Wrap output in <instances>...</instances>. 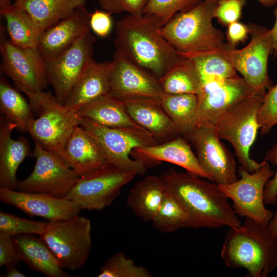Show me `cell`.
I'll return each mask as SVG.
<instances>
[{
	"mask_svg": "<svg viewBox=\"0 0 277 277\" xmlns=\"http://www.w3.org/2000/svg\"><path fill=\"white\" fill-rule=\"evenodd\" d=\"M156 17L127 14L115 23V51L159 80L186 58L160 32Z\"/></svg>",
	"mask_w": 277,
	"mask_h": 277,
	"instance_id": "6da1fadb",
	"label": "cell"
},
{
	"mask_svg": "<svg viewBox=\"0 0 277 277\" xmlns=\"http://www.w3.org/2000/svg\"><path fill=\"white\" fill-rule=\"evenodd\" d=\"M165 191L172 195L188 215L184 228H229L241 225L228 198L219 185L186 171L170 169L161 175Z\"/></svg>",
	"mask_w": 277,
	"mask_h": 277,
	"instance_id": "7a4b0ae2",
	"label": "cell"
},
{
	"mask_svg": "<svg viewBox=\"0 0 277 277\" xmlns=\"http://www.w3.org/2000/svg\"><path fill=\"white\" fill-rule=\"evenodd\" d=\"M221 255L227 267L267 277L277 267V210L267 225L246 218L242 225L229 228Z\"/></svg>",
	"mask_w": 277,
	"mask_h": 277,
	"instance_id": "3957f363",
	"label": "cell"
},
{
	"mask_svg": "<svg viewBox=\"0 0 277 277\" xmlns=\"http://www.w3.org/2000/svg\"><path fill=\"white\" fill-rule=\"evenodd\" d=\"M217 2L201 1L192 8L176 13L160 32L186 58L217 51L225 44L222 31L212 24Z\"/></svg>",
	"mask_w": 277,
	"mask_h": 277,
	"instance_id": "277c9868",
	"label": "cell"
},
{
	"mask_svg": "<svg viewBox=\"0 0 277 277\" xmlns=\"http://www.w3.org/2000/svg\"><path fill=\"white\" fill-rule=\"evenodd\" d=\"M80 118V125L96 141L110 165L137 175L144 174L151 166L145 161L130 157L136 148L159 144L150 133L141 127H107Z\"/></svg>",
	"mask_w": 277,
	"mask_h": 277,
	"instance_id": "5b68a950",
	"label": "cell"
},
{
	"mask_svg": "<svg viewBox=\"0 0 277 277\" xmlns=\"http://www.w3.org/2000/svg\"><path fill=\"white\" fill-rule=\"evenodd\" d=\"M24 93L38 113L28 132L35 142L61 156L74 129L80 125L81 118L49 92Z\"/></svg>",
	"mask_w": 277,
	"mask_h": 277,
	"instance_id": "8992f818",
	"label": "cell"
},
{
	"mask_svg": "<svg viewBox=\"0 0 277 277\" xmlns=\"http://www.w3.org/2000/svg\"><path fill=\"white\" fill-rule=\"evenodd\" d=\"M263 96L255 94L238 103L220 115L210 125L218 137L229 142L234 148L240 166L250 173L263 165L250 157V150L260 126L257 112Z\"/></svg>",
	"mask_w": 277,
	"mask_h": 277,
	"instance_id": "52a82bcc",
	"label": "cell"
},
{
	"mask_svg": "<svg viewBox=\"0 0 277 277\" xmlns=\"http://www.w3.org/2000/svg\"><path fill=\"white\" fill-rule=\"evenodd\" d=\"M247 27L251 39L247 46L238 49L225 43L219 51L246 83L264 96L273 86L267 70L268 58L273 52L272 34L271 29L263 26L249 23Z\"/></svg>",
	"mask_w": 277,
	"mask_h": 277,
	"instance_id": "ba28073f",
	"label": "cell"
},
{
	"mask_svg": "<svg viewBox=\"0 0 277 277\" xmlns=\"http://www.w3.org/2000/svg\"><path fill=\"white\" fill-rule=\"evenodd\" d=\"M91 224L79 214L49 221L42 236L63 269H80L87 262L92 247Z\"/></svg>",
	"mask_w": 277,
	"mask_h": 277,
	"instance_id": "9c48e42d",
	"label": "cell"
},
{
	"mask_svg": "<svg viewBox=\"0 0 277 277\" xmlns=\"http://www.w3.org/2000/svg\"><path fill=\"white\" fill-rule=\"evenodd\" d=\"M238 172L240 179L230 184L218 185L220 189L232 201V208L238 215L268 224L274 213L266 208L264 193L267 182L275 172L270 163L264 161L261 167L252 173L241 166Z\"/></svg>",
	"mask_w": 277,
	"mask_h": 277,
	"instance_id": "30bf717a",
	"label": "cell"
},
{
	"mask_svg": "<svg viewBox=\"0 0 277 277\" xmlns=\"http://www.w3.org/2000/svg\"><path fill=\"white\" fill-rule=\"evenodd\" d=\"M136 175L109 165L80 176L66 199L74 202L81 210L100 211L109 206L123 187Z\"/></svg>",
	"mask_w": 277,
	"mask_h": 277,
	"instance_id": "8fae6325",
	"label": "cell"
},
{
	"mask_svg": "<svg viewBox=\"0 0 277 277\" xmlns=\"http://www.w3.org/2000/svg\"><path fill=\"white\" fill-rule=\"evenodd\" d=\"M32 155L36 159L34 168L27 177L17 182L16 189L66 198L80 176L59 155L36 142Z\"/></svg>",
	"mask_w": 277,
	"mask_h": 277,
	"instance_id": "7c38bea8",
	"label": "cell"
},
{
	"mask_svg": "<svg viewBox=\"0 0 277 277\" xmlns=\"http://www.w3.org/2000/svg\"><path fill=\"white\" fill-rule=\"evenodd\" d=\"M1 27V69L23 93L43 91L48 83L45 60L37 48H24L7 39Z\"/></svg>",
	"mask_w": 277,
	"mask_h": 277,
	"instance_id": "4fadbf2b",
	"label": "cell"
},
{
	"mask_svg": "<svg viewBox=\"0 0 277 277\" xmlns=\"http://www.w3.org/2000/svg\"><path fill=\"white\" fill-rule=\"evenodd\" d=\"M95 42L90 30L60 54L45 60L48 83L62 104L64 105L76 82L93 60Z\"/></svg>",
	"mask_w": 277,
	"mask_h": 277,
	"instance_id": "5bb4252c",
	"label": "cell"
},
{
	"mask_svg": "<svg viewBox=\"0 0 277 277\" xmlns=\"http://www.w3.org/2000/svg\"><path fill=\"white\" fill-rule=\"evenodd\" d=\"M213 127H196L188 138L202 168L217 185H228L238 180V170L232 153L220 141Z\"/></svg>",
	"mask_w": 277,
	"mask_h": 277,
	"instance_id": "9a60e30c",
	"label": "cell"
},
{
	"mask_svg": "<svg viewBox=\"0 0 277 277\" xmlns=\"http://www.w3.org/2000/svg\"><path fill=\"white\" fill-rule=\"evenodd\" d=\"M111 62L109 94L122 101L136 98L161 100L164 92L157 77L116 51Z\"/></svg>",
	"mask_w": 277,
	"mask_h": 277,
	"instance_id": "2e32d148",
	"label": "cell"
},
{
	"mask_svg": "<svg viewBox=\"0 0 277 277\" xmlns=\"http://www.w3.org/2000/svg\"><path fill=\"white\" fill-rule=\"evenodd\" d=\"M255 94L257 93L239 76L203 87L197 95V127L211 125L228 109Z\"/></svg>",
	"mask_w": 277,
	"mask_h": 277,
	"instance_id": "e0dca14e",
	"label": "cell"
},
{
	"mask_svg": "<svg viewBox=\"0 0 277 277\" xmlns=\"http://www.w3.org/2000/svg\"><path fill=\"white\" fill-rule=\"evenodd\" d=\"M1 201L30 216L54 221L79 214L81 209L72 201L49 194L26 192L0 188Z\"/></svg>",
	"mask_w": 277,
	"mask_h": 277,
	"instance_id": "ac0fdd59",
	"label": "cell"
},
{
	"mask_svg": "<svg viewBox=\"0 0 277 277\" xmlns=\"http://www.w3.org/2000/svg\"><path fill=\"white\" fill-rule=\"evenodd\" d=\"M90 16L85 7H81L43 31L37 48L45 60L56 56L90 30Z\"/></svg>",
	"mask_w": 277,
	"mask_h": 277,
	"instance_id": "d6986e66",
	"label": "cell"
},
{
	"mask_svg": "<svg viewBox=\"0 0 277 277\" xmlns=\"http://www.w3.org/2000/svg\"><path fill=\"white\" fill-rule=\"evenodd\" d=\"M131 155L151 166L161 162L170 163L202 178L213 181L212 176L201 166L187 140L180 135L156 145L136 148Z\"/></svg>",
	"mask_w": 277,
	"mask_h": 277,
	"instance_id": "ffe728a7",
	"label": "cell"
},
{
	"mask_svg": "<svg viewBox=\"0 0 277 277\" xmlns=\"http://www.w3.org/2000/svg\"><path fill=\"white\" fill-rule=\"evenodd\" d=\"M61 157L80 176L110 165L96 141L80 125L74 129Z\"/></svg>",
	"mask_w": 277,
	"mask_h": 277,
	"instance_id": "44dd1931",
	"label": "cell"
},
{
	"mask_svg": "<svg viewBox=\"0 0 277 277\" xmlns=\"http://www.w3.org/2000/svg\"><path fill=\"white\" fill-rule=\"evenodd\" d=\"M131 118L140 127L152 134L160 143L180 136L160 100L136 98L123 101Z\"/></svg>",
	"mask_w": 277,
	"mask_h": 277,
	"instance_id": "7402d4cb",
	"label": "cell"
},
{
	"mask_svg": "<svg viewBox=\"0 0 277 277\" xmlns=\"http://www.w3.org/2000/svg\"><path fill=\"white\" fill-rule=\"evenodd\" d=\"M111 61L93 59L86 68L68 96L64 106L76 112L93 100L109 93Z\"/></svg>",
	"mask_w": 277,
	"mask_h": 277,
	"instance_id": "603a6c76",
	"label": "cell"
},
{
	"mask_svg": "<svg viewBox=\"0 0 277 277\" xmlns=\"http://www.w3.org/2000/svg\"><path fill=\"white\" fill-rule=\"evenodd\" d=\"M14 126L4 116L0 122V188L15 190L18 181L16 174L21 164L30 154L27 139L21 136L11 137Z\"/></svg>",
	"mask_w": 277,
	"mask_h": 277,
	"instance_id": "cb8c5ba5",
	"label": "cell"
},
{
	"mask_svg": "<svg viewBox=\"0 0 277 277\" xmlns=\"http://www.w3.org/2000/svg\"><path fill=\"white\" fill-rule=\"evenodd\" d=\"M12 236L21 260L31 269L48 277L69 276L42 236L32 234Z\"/></svg>",
	"mask_w": 277,
	"mask_h": 277,
	"instance_id": "d4e9b609",
	"label": "cell"
},
{
	"mask_svg": "<svg viewBox=\"0 0 277 277\" xmlns=\"http://www.w3.org/2000/svg\"><path fill=\"white\" fill-rule=\"evenodd\" d=\"M165 193L161 176L149 175L137 182L130 190L127 204L141 220L151 222L160 208Z\"/></svg>",
	"mask_w": 277,
	"mask_h": 277,
	"instance_id": "484cf974",
	"label": "cell"
},
{
	"mask_svg": "<svg viewBox=\"0 0 277 277\" xmlns=\"http://www.w3.org/2000/svg\"><path fill=\"white\" fill-rule=\"evenodd\" d=\"M86 0H15L13 5L26 11L41 33L59 21L68 17Z\"/></svg>",
	"mask_w": 277,
	"mask_h": 277,
	"instance_id": "4316f807",
	"label": "cell"
},
{
	"mask_svg": "<svg viewBox=\"0 0 277 277\" xmlns=\"http://www.w3.org/2000/svg\"><path fill=\"white\" fill-rule=\"evenodd\" d=\"M76 113L80 117L107 127H140L129 115L124 101L109 94L85 105Z\"/></svg>",
	"mask_w": 277,
	"mask_h": 277,
	"instance_id": "83f0119b",
	"label": "cell"
},
{
	"mask_svg": "<svg viewBox=\"0 0 277 277\" xmlns=\"http://www.w3.org/2000/svg\"><path fill=\"white\" fill-rule=\"evenodd\" d=\"M160 102L179 135L187 140L197 127V95L164 93Z\"/></svg>",
	"mask_w": 277,
	"mask_h": 277,
	"instance_id": "f1b7e54d",
	"label": "cell"
},
{
	"mask_svg": "<svg viewBox=\"0 0 277 277\" xmlns=\"http://www.w3.org/2000/svg\"><path fill=\"white\" fill-rule=\"evenodd\" d=\"M0 12L12 43L24 48H37L41 32L26 11L10 4L0 6Z\"/></svg>",
	"mask_w": 277,
	"mask_h": 277,
	"instance_id": "f546056e",
	"label": "cell"
},
{
	"mask_svg": "<svg viewBox=\"0 0 277 277\" xmlns=\"http://www.w3.org/2000/svg\"><path fill=\"white\" fill-rule=\"evenodd\" d=\"M0 109L4 116L14 128L22 131H28L34 118L33 109L17 90L3 77L0 78Z\"/></svg>",
	"mask_w": 277,
	"mask_h": 277,
	"instance_id": "4dcf8cb0",
	"label": "cell"
},
{
	"mask_svg": "<svg viewBox=\"0 0 277 277\" xmlns=\"http://www.w3.org/2000/svg\"><path fill=\"white\" fill-rule=\"evenodd\" d=\"M159 81L164 93L199 95L202 84L192 61L186 58L168 71Z\"/></svg>",
	"mask_w": 277,
	"mask_h": 277,
	"instance_id": "1f68e13d",
	"label": "cell"
},
{
	"mask_svg": "<svg viewBox=\"0 0 277 277\" xmlns=\"http://www.w3.org/2000/svg\"><path fill=\"white\" fill-rule=\"evenodd\" d=\"M219 50L188 58L194 65L202 88L225 79L239 76L236 70L224 58Z\"/></svg>",
	"mask_w": 277,
	"mask_h": 277,
	"instance_id": "d6a6232c",
	"label": "cell"
},
{
	"mask_svg": "<svg viewBox=\"0 0 277 277\" xmlns=\"http://www.w3.org/2000/svg\"><path fill=\"white\" fill-rule=\"evenodd\" d=\"M188 215L170 194L165 191L162 203L151 221L153 226L162 232L169 233L184 228Z\"/></svg>",
	"mask_w": 277,
	"mask_h": 277,
	"instance_id": "836d02e7",
	"label": "cell"
},
{
	"mask_svg": "<svg viewBox=\"0 0 277 277\" xmlns=\"http://www.w3.org/2000/svg\"><path fill=\"white\" fill-rule=\"evenodd\" d=\"M98 277H151L147 269L138 266L123 252H118L105 262Z\"/></svg>",
	"mask_w": 277,
	"mask_h": 277,
	"instance_id": "e575fe53",
	"label": "cell"
},
{
	"mask_svg": "<svg viewBox=\"0 0 277 277\" xmlns=\"http://www.w3.org/2000/svg\"><path fill=\"white\" fill-rule=\"evenodd\" d=\"M202 0H149L143 13L156 17L162 26L176 13L189 9Z\"/></svg>",
	"mask_w": 277,
	"mask_h": 277,
	"instance_id": "d590c367",
	"label": "cell"
},
{
	"mask_svg": "<svg viewBox=\"0 0 277 277\" xmlns=\"http://www.w3.org/2000/svg\"><path fill=\"white\" fill-rule=\"evenodd\" d=\"M47 224L0 212V232L11 236L32 234L42 236L46 230Z\"/></svg>",
	"mask_w": 277,
	"mask_h": 277,
	"instance_id": "8d00e7d4",
	"label": "cell"
},
{
	"mask_svg": "<svg viewBox=\"0 0 277 277\" xmlns=\"http://www.w3.org/2000/svg\"><path fill=\"white\" fill-rule=\"evenodd\" d=\"M257 121L260 126V134H268L277 125V84L265 94L257 112Z\"/></svg>",
	"mask_w": 277,
	"mask_h": 277,
	"instance_id": "74e56055",
	"label": "cell"
},
{
	"mask_svg": "<svg viewBox=\"0 0 277 277\" xmlns=\"http://www.w3.org/2000/svg\"><path fill=\"white\" fill-rule=\"evenodd\" d=\"M245 3L244 0H217L214 17L224 26L239 21Z\"/></svg>",
	"mask_w": 277,
	"mask_h": 277,
	"instance_id": "f35d334b",
	"label": "cell"
},
{
	"mask_svg": "<svg viewBox=\"0 0 277 277\" xmlns=\"http://www.w3.org/2000/svg\"><path fill=\"white\" fill-rule=\"evenodd\" d=\"M149 0H98L101 7L110 14L126 12L128 14L140 15Z\"/></svg>",
	"mask_w": 277,
	"mask_h": 277,
	"instance_id": "ab89813d",
	"label": "cell"
},
{
	"mask_svg": "<svg viewBox=\"0 0 277 277\" xmlns=\"http://www.w3.org/2000/svg\"><path fill=\"white\" fill-rule=\"evenodd\" d=\"M272 165H277V143L267 151L264 159ZM265 204H275L277 203V169L273 177L267 182L264 193Z\"/></svg>",
	"mask_w": 277,
	"mask_h": 277,
	"instance_id": "60d3db41",
	"label": "cell"
},
{
	"mask_svg": "<svg viewBox=\"0 0 277 277\" xmlns=\"http://www.w3.org/2000/svg\"><path fill=\"white\" fill-rule=\"evenodd\" d=\"M21 261L12 236L0 232V267L15 265Z\"/></svg>",
	"mask_w": 277,
	"mask_h": 277,
	"instance_id": "b9f144b4",
	"label": "cell"
},
{
	"mask_svg": "<svg viewBox=\"0 0 277 277\" xmlns=\"http://www.w3.org/2000/svg\"><path fill=\"white\" fill-rule=\"evenodd\" d=\"M111 14L103 10H95L90 14V27L92 31L100 37H105L112 28Z\"/></svg>",
	"mask_w": 277,
	"mask_h": 277,
	"instance_id": "7bdbcfd3",
	"label": "cell"
},
{
	"mask_svg": "<svg viewBox=\"0 0 277 277\" xmlns=\"http://www.w3.org/2000/svg\"><path fill=\"white\" fill-rule=\"evenodd\" d=\"M248 34L247 25L237 21L228 26L226 38L229 45L236 47L240 43L244 42Z\"/></svg>",
	"mask_w": 277,
	"mask_h": 277,
	"instance_id": "ee69618b",
	"label": "cell"
},
{
	"mask_svg": "<svg viewBox=\"0 0 277 277\" xmlns=\"http://www.w3.org/2000/svg\"><path fill=\"white\" fill-rule=\"evenodd\" d=\"M274 14L275 16L274 24L271 29L273 37V53L274 57H277V8H275Z\"/></svg>",
	"mask_w": 277,
	"mask_h": 277,
	"instance_id": "f6af8a7d",
	"label": "cell"
},
{
	"mask_svg": "<svg viewBox=\"0 0 277 277\" xmlns=\"http://www.w3.org/2000/svg\"><path fill=\"white\" fill-rule=\"evenodd\" d=\"M5 277H25L26 275L19 271L15 265L9 266L6 268L5 274L3 276Z\"/></svg>",
	"mask_w": 277,
	"mask_h": 277,
	"instance_id": "bcb514c9",
	"label": "cell"
},
{
	"mask_svg": "<svg viewBox=\"0 0 277 277\" xmlns=\"http://www.w3.org/2000/svg\"><path fill=\"white\" fill-rule=\"evenodd\" d=\"M246 1V0H244ZM263 6L266 7H270L275 5L277 3V0H257Z\"/></svg>",
	"mask_w": 277,
	"mask_h": 277,
	"instance_id": "7dc6e473",
	"label": "cell"
},
{
	"mask_svg": "<svg viewBox=\"0 0 277 277\" xmlns=\"http://www.w3.org/2000/svg\"><path fill=\"white\" fill-rule=\"evenodd\" d=\"M11 4V0H0V6Z\"/></svg>",
	"mask_w": 277,
	"mask_h": 277,
	"instance_id": "c3c4849f",
	"label": "cell"
},
{
	"mask_svg": "<svg viewBox=\"0 0 277 277\" xmlns=\"http://www.w3.org/2000/svg\"><path fill=\"white\" fill-rule=\"evenodd\" d=\"M207 2H216L217 1V0H203Z\"/></svg>",
	"mask_w": 277,
	"mask_h": 277,
	"instance_id": "681fc988",
	"label": "cell"
}]
</instances>
